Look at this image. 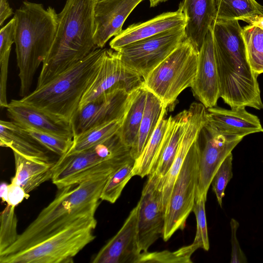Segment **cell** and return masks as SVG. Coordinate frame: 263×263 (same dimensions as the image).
<instances>
[{"instance_id":"cell-1","label":"cell","mask_w":263,"mask_h":263,"mask_svg":"<svg viewBox=\"0 0 263 263\" xmlns=\"http://www.w3.org/2000/svg\"><path fill=\"white\" fill-rule=\"evenodd\" d=\"M211 28L220 98L231 109H262L258 76L249 62L238 20H215Z\"/></svg>"},{"instance_id":"cell-2","label":"cell","mask_w":263,"mask_h":263,"mask_svg":"<svg viewBox=\"0 0 263 263\" xmlns=\"http://www.w3.org/2000/svg\"><path fill=\"white\" fill-rule=\"evenodd\" d=\"M114 172L99 174L59 190L54 199L19 234L16 241L0 254V257L32 246L79 218L95 215L103 189Z\"/></svg>"},{"instance_id":"cell-3","label":"cell","mask_w":263,"mask_h":263,"mask_svg":"<svg viewBox=\"0 0 263 263\" xmlns=\"http://www.w3.org/2000/svg\"><path fill=\"white\" fill-rule=\"evenodd\" d=\"M97 1L66 0L58 14L55 36L42 63L36 87L49 82L97 49L94 41Z\"/></svg>"},{"instance_id":"cell-4","label":"cell","mask_w":263,"mask_h":263,"mask_svg":"<svg viewBox=\"0 0 263 263\" xmlns=\"http://www.w3.org/2000/svg\"><path fill=\"white\" fill-rule=\"evenodd\" d=\"M13 17L20 95L23 98L30 93L36 71L51 48L58 17L51 7L45 9L41 4L24 1Z\"/></svg>"},{"instance_id":"cell-5","label":"cell","mask_w":263,"mask_h":263,"mask_svg":"<svg viewBox=\"0 0 263 263\" xmlns=\"http://www.w3.org/2000/svg\"><path fill=\"white\" fill-rule=\"evenodd\" d=\"M103 48H97L44 85L20 100L71 123L87 88L99 68Z\"/></svg>"},{"instance_id":"cell-6","label":"cell","mask_w":263,"mask_h":263,"mask_svg":"<svg viewBox=\"0 0 263 263\" xmlns=\"http://www.w3.org/2000/svg\"><path fill=\"white\" fill-rule=\"evenodd\" d=\"M130 149L123 142L118 132L93 147L60 157L54 163L51 181L61 190L94 176L114 172L133 159Z\"/></svg>"},{"instance_id":"cell-7","label":"cell","mask_w":263,"mask_h":263,"mask_svg":"<svg viewBox=\"0 0 263 263\" xmlns=\"http://www.w3.org/2000/svg\"><path fill=\"white\" fill-rule=\"evenodd\" d=\"M95 215L78 219L40 242L15 253L0 257L1 263H71L96 238Z\"/></svg>"},{"instance_id":"cell-8","label":"cell","mask_w":263,"mask_h":263,"mask_svg":"<svg viewBox=\"0 0 263 263\" xmlns=\"http://www.w3.org/2000/svg\"><path fill=\"white\" fill-rule=\"evenodd\" d=\"M199 51L184 39L143 80V86L167 108H171L183 90L192 86L197 74Z\"/></svg>"},{"instance_id":"cell-9","label":"cell","mask_w":263,"mask_h":263,"mask_svg":"<svg viewBox=\"0 0 263 263\" xmlns=\"http://www.w3.org/2000/svg\"><path fill=\"white\" fill-rule=\"evenodd\" d=\"M200 146L199 138L191 147L173 186L165 211L162 238L167 241L183 230L195 202L199 177Z\"/></svg>"},{"instance_id":"cell-10","label":"cell","mask_w":263,"mask_h":263,"mask_svg":"<svg viewBox=\"0 0 263 263\" xmlns=\"http://www.w3.org/2000/svg\"><path fill=\"white\" fill-rule=\"evenodd\" d=\"M185 27L163 32L117 50L123 62L145 79L185 39Z\"/></svg>"},{"instance_id":"cell-11","label":"cell","mask_w":263,"mask_h":263,"mask_svg":"<svg viewBox=\"0 0 263 263\" xmlns=\"http://www.w3.org/2000/svg\"><path fill=\"white\" fill-rule=\"evenodd\" d=\"M161 178L153 172L148 175L137 203V242L141 254L162 237L165 222L161 187Z\"/></svg>"},{"instance_id":"cell-12","label":"cell","mask_w":263,"mask_h":263,"mask_svg":"<svg viewBox=\"0 0 263 263\" xmlns=\"http://www.w3.org/2000/svg\"><path fill=\"white\" fill-rule=\"evenodd\" d=\"M143 83L142 78L125 65L118 51L104 49L95 77L83 96L78 109L109 89L119 87L131 92Z\"/></svg>"},{"instance_id":"cell-13","label":"cell","mask_w":263,"mask_h":263,"mask_svg":"<svg viewBox=\"0 0 263 263\" xmlns=\"http://www.w3.org/2000/svg\"><path fill=\"white\" fill-rule=\"evenodd\" d=\"M133 92L114 87L78 109L71 121L74 137L94 126L123 118Z\"/></svg>"},{"instance_id":"cell-14","label":"cell","mask_w":263,"mask_h":263,"mask_svg":"<svg viewBox=\"0 0 263 263\" xmlns=\"http://www.w3.org/2000/svg\"><path fill=\"white\" fill-rule=\"evenodd\" d=\"M201 132L204 142L203 148H200L196 197L206 198L208 191L216 171L243 137L220 134L214 130L207 122Z\"/></svg>"},{"instance_id":"cell-15","label":"cell","mask_w":263,"mask_h":263,"mask_svg":"<svg viewBox=\"0 0 263 263\" xmlns=\"http://www.w3.org/2000/svg\"><path fill=\"white\" fill-rule=\"evenodd\" d=\"M191 87L194 96L206 108L216 106L220 89L211 27L199 50L197 74Z\"/></svg>"},{"instance_id":"cell-16","label":"cell","mask_w":263,"mask_h":263,"mask_svg":"<svg viewBox=\"0 0 263 263\" xmlns=\"http://www.w3.org/2000/svg\"><path fill=\"white\" fill-rule=\"evenodd\" d=\"M138 205L117 232L94 256L92 263H137L141 253L137 242Z\"/></svg>"},{"instance_id":"cell-17","label":"cell","mask_w":263,"mask_h":263,"mask_svg":"<svg viewBox=\"0 0 263 263\" xmlns=\"http://www.w3.org/2000/svg\"><path fill=\"white\" fill-rule=\"evenodd\" d=\"M143 0H97L94 10V41L97 48L122 31L125 20Z\"/></svg>"},{"instance_id":"cell-18","label":"cell","mask_w":263,"mask_h":263,"mask_svg":"<svg viewBox=\"0 0 263 263\" xmlns=\"http://www.w3.org/2000/svg\"><path fill=\"white\" fill-rule=\"evenodd\" d=\"M189 109L190 116L188 124L177 153L168 172L161 180L162 204L165 211L186 155L192 144L199 138L202 128L207 122L206 109L202 103L193 102Z\"/></svg>"},{"instance_id":"cell-19","label":"cell","mask_w":263,"mask_h":263,"mask_svg":"<svg viewBox=\"0 0 263 263\" xmlns=\"http://www.w3.org/2000/svg\"><path fill=\"white\" fill-rule=\"evenodd\" d=\"M6 108L11 121L24 128L69 139L74 137L71 123L26 104L20 99L11 100Z\"/></svg>"},{"instance_id":"cell-20","label":"cell","mask_w":263,"mask_h":263,"mask_svg":"<svg viewBox=\"0 0 263 263\" xmlns=\"http://www.w3.org/2000/svg\"><path fill=\"white\" fill-rule=\"evenodd\" d=\"M185 26L186 17L179 6L176 11L163 13L145 22L131 25L115 36L109 45L117 50L133 42Z\"/></svg>"},{"instance_id":"cell-21","label":"cell","mask_w":263,"mask_h":263,"mask_svg":"<svg viewBox=\"0 0 263 263\" xmlns=\"http://www.w3.org/2000/svg\"><path fill=\"white\" fill-rule=\"evenodd\" d=\"M206 109L208 124L220 134L243 138L250 134L263 132L259 118L245 108L229 110L214 106Z\"/></svg>"},{"instance_id":"cell-22","label":"cell","mask_w":263,"mask_h":263,"mask_svg":"<svg viewBox=\"0 0 263 263\" xmlns=\"http://www.w3.org/2000/svg\"><path fill=\"white\" fill-rule=\"evenodd\" d=\"M179 6L186 17L185 39L199 51L216 19L217 0H184Z\"/></svg>"},{"instance_id":"cell-23","label":"cell","mask_w":263,"mask_h":263,"mask_svg":"<svg viewBox=\"0 0 263 263\" xmlns=\"http://www.w3.org/2000/svg\"><path fill=\"white\" fill-rule=\"evenodd\" d=\"M0 145L28 159L51 162L47 149L13 121H0Z\"/></svg>"},{"instance_id":"cell-24","label":"cell","mask_w":263,"mask_h":263,"mask_svg":"<svg viewBox=\"0 0 263 263\" xmlns=\"http://www.w3.org/2000/svg\"><path fill=\"white\" fill-rule=\"evenodd\" d=\"M190 116V111L187 109L179 112L175 116L168 117V126L161 148L156 164L151 172L155 173L161 179L167 173L173 162L187 127Z\"/></svg>"},{"instance_id":"cell-25","label":"cell","mask_w":263,"mask_h":263,"mask_svg":"<svg viewBox=\"0 0 263 263\" xmlns=\"http://www.w3.org/2000/svg\"><path fill=\"white\" fill-rule=\"evenodd\" d=\"M13 153L15 172L11 182L21 186L27 194L51 180L55 162L32 160Z\"/></svg>"},{"instance_id":"cell-26","label":"cell","mask_w":263,"mask_h":263,"mask_svg":"<svg viewBox=\"0 0 263 263\" xmlns=\"http://www.w3.org/2000/svg\"><path fill=\"white\" fill-rule=\"evenodd\" d=\"M166 110L167 107L160 100L147 90L137 140L130 149V155L133 159L136 160L140 156L157 126L162 115Z\"/></svg>"},{"instance_id":"cell-27","label":"cell","mask_w":263,"mask_h":263,"mask_svg":"<svg viewBox=\"0 0 263 263\" xmlns=\"http://www.w3.org/2000/svg\"><path fill=\"white\" fill-rule=\"evenodd\" d=\"M147 89L142 85L133 92L129 107L125 115L119 134L123 142L132 148L137 140L145 108Z\"/></svg>"},{"instance_id":"cell-28","label":"cell","mask_w":263,"mask_h":263,"mask_svg":"<svg viewBox=\"0 0 263 263\" xmlns=\"http://www.w3.org/2000/svg\"><path fill=\"white\" fill-rule=\"evenodd\" d=\"M166 111L162 115L159 121L140 156L135 160L133 175L143 178L148 176L155 167L168 123L165 118Z\"/></svg>"},{"instance_id":"cell-29","label":"cell","mask_w":263,"mask_h":263,"mask_svg":"<svg viewBox=\"0 0 263 263\" xmlns=\"http://www.w3.org/2000/svg\"><path fill=\"white\" fill-rule=\"evenodd\" d=\"M123 119L94 126L74 136L72 145L65 155L87 149L110 138L118 133Z\"/></svg>"},{"instance_id":"cell-30","label":"cell","mask_w":263,"mask_h":263,"mask_svg":"<svg viewBox=\"0 0 263 263\" xmlns=\"http://www.w3.org/2000/svg\"><path fill=\"white\" fill-rule=\"evenodd\" d=\"M263 16V6L255 0H217L215 20H241Z\"/></svg>"},{"instance_id":"cell-31","label":"cell","mask_w":263,"mask_h":263,"mask_svg":"<svg viewBox=\"0 0 263 263\" xmlns=\"http://www.w3.org/2000/svg\"><path fill=\"white\" fill-rule=\"evenodd\" d=\"M15 18L13 17L0 31V105L6 108L8 105L7 99V83L8 65L11 46L14 43Z\"/></svg>"},{"instance_id":"cell-32","label":"cell","mask_w":263,"mask_h":263,"mask_svg":"<svg viewBox=\"0 0 263 263\" xmlns=\"http://www.w3.org/2000/svg\"><path fill=\"white\" fill-rule=\"evenodd\" d=\"M249 62L253 71L257 76L263 73V30L254 25L242 28Z\"/></svg>"},{"instance_id":"cell-33","label":"cell","mask_w":263,"mask_h":263,"mask_svg":"<svg viewBox=\"0 0 263 263\" xmlns=\"http://www.w3.org/2000/svg\"><path fill=\"white\" fill-rule=\"evenodd\" d=\"M135 160L133 159L115 171L110 176L102 192L100 199L111 203L119 198L133 175Z\"/></svg>"},{"instance_id":"cell-34","label":"cell","mask_w":263,"mask_h":263,"mask_svg":"<svg viewBox=\"0 0 263 263\" xmlns=\"http://www.w3.org/2000/svg\"><path fill=\"white\" fill-rule=\"evenodd\" d=\"M199 248L193 242L187 246L183 247L176 251H162L160 252L141 253L137 263L160 262V263H191L192 254Z\"/></svg>"},{"instance_id":"cell-35","label":"cell","mask_w":263,"mask_h":263,"mask_svg":"<svg viewBox=\"0 0 263 263\" xmlns=\"http://www.w3.org/2000/svg\"><path fill=\"white\" fill-rule=\"evenodd\" d=\"M14 206L7 204L0 216V254L17 239V218Z\"/></svg>"},{"instance_id":"cell-36","label":"cell","mask_w":263,"mask_h":263,"mask_svg":"<svg viewBox=\"0 0 263 263\" xmlns=\"http://www.w3.org/2000/svg\"><path fill=\"white\" fill-rule=\"evenodd\" d=\"M24 128L47 150L54 153L60 157L66 154L72 145L73 139L30 128Z\"/></svg>"},{"instance_id":"cell-37","label":"cell","mask_w":263,"mask_h":263,"mask_svg":"<svg viewBox=\"0 0 263 263\" xmlns=\"http://www.w3.org/2000/svg\"><path fill=\"white\" fill-rule=\"evenodd\" d=\"M206 200V198L203 197H196L193 212L196 216L197 230L193 242L197 244L199 248L208 251L210 243L205 210Z\"/></svg>"},{"instance_id":"cell-38","label":"cell","mask_w":263,"mask_h":263,"mask_svg":"<svg viewBox=\"0 0 263 263\" xmlns=\"http://www.w3.org/2000/svg\"><path fill=\"white\" fill-rule=\"evenodd\" d=\"M232 160L233 155L231 153L228 155L218 168L211 183L213 191L221 207L227 185L233 177Z\"/></svg>"},{"instance_id":"cell-39","label":"cell","mask_w":263,"mask_h":263,"mask_svg":"<svg viewBox=\"0 0 263 263\" xmlns=\"http://www.w3.org/2000/svg\"><path fill=\"white\" fill-rule=\"evenodd\" d=\"M0 196L3 202L15 207L24 199H28L29 194H27L21 186L11 182L9 184L5 182L1 183Z\"/></svg>"},{"instance_id":"cell-40","label":"cell","mask_w":263,"mask_h":263,"mask_svg":"<svg viewBox=\"0 0 263 263\" xmlns=\"http://www.w3.org/2000/svg\"><path fill=\"white\" fill-rule=\"evenodd\" d=\"M230 223L231 231L230 262L246 263L247 262V257L241 249L237 237V231L239 226V222L234 218H232Z\"/></svg>"},{"instance_id":"cell-41","label":"cell","mask_w":263,"mask_h":263,"mask_svg":"<svg viewBox=\"0 0 263 263\" xmlns=\"http://www.w3.org/2000/svg\"><path fill=\"white\" fill-rule=\"evenodd\" d=\"M13 14L8 0H0V25L2 26L8 17Z\"/></svg>"},{"instance_id":"cell-42","label":"cell","mask_w":263,"mask_h":263,"mask_svg":"<svg viewBox=\"0 0 263 263\" xmlns=\"http://www.w3.org/2000/svg\"><path fill=\"white\" fill-rule=\"evenodd\" d=\"M241 21H244L249 25H254L260 27L263 30V16H257L252 17L243 18Z\"/></svg>"},{"instance_id":"cell-43","label":"cell","mask_w":263,"mask_h":263,"mask_svg":"<svg viewBox=\"0 0 263 263\" xmlns=\"http://www.w3.org/2000/svg\"><path fill=\"white\" fill-rule=\"evenodd\" d=\"M151 7H155L160 3L164 2L167 0H148Z\"/></svg>"}]
</instances>
